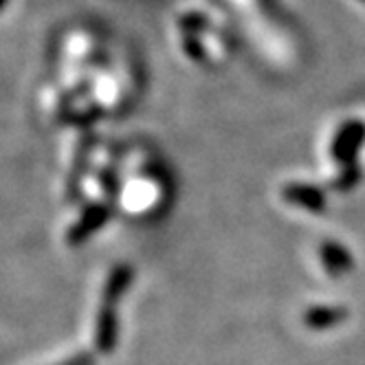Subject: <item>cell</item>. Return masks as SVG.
Returning <instances> with one entry per match:
<instances>
[{
  "instance_id": "cell-1",
  "label": "cell",
  "mask_w": 365,
  "mask_h": 365,
  "mask_svg": "<svg viewBox=\"0 0 365 365\" xmlns=\"http://www.w3.org/2000/svg\"><path fill=\"white\" fill-rule=\"evenodd\" d=\"M110 218V207L106 202H95V205H88L84 214L80 216V220H77L68 233H66V240L71 247H77L82 245L84 240H88L95 231H99L103 225H106V220Z\"/></svg>"
},
{
  "instance_id": "cell-2",
  "label": "cell",
  "mask_w": 365,
  "mask_h": 365,
  "mask_svg": "<svg viewBox=\"0 0 365 365\" xmlns=\"http://www.w3.org/2000/svg\"><path fill=\"white\" fill-rule=\"evenodd\" d=\"M119 339V319H117V304L103 302L97 319H95V348L101 354H110Z\"/></svg>"
},
{
  "instance_id": "cell-3",
  "label": "cell",
  "mask_w": 365,
  "mask_h": 365,
  "mask_svg": "<svg viewBox=\"0 0 365 365\" xmlns=\"http://www.w3.org/2000/svg\"><path fill=\"white\" fill-rule=\"evenodd\" d=\"M365 141V125L359 123V121H350L346 123L341 130H339V135L334 139V145H332V154L339 163H350L356 152L361 150Z\"/></svg>"
},
{
  "instance_id": "cell-4",
  "label": "cell",
  "mask_w": 365,
  "mask_h": 365,
  "mask_svg": "<svg viewBox=\"0 0 365 365\" xmlns=\"http://www.w3.org/2000/svg\"><path fill=\"white\" fill-rule=\"evenodd\" d=\"M348 319V310L344 306H330V304H319L310 306L304 310L302 324L310 330H328Z\"/></svg>"
},
{
  "instance_id": "cell-5",
  "label": "cell",
  "mask_w": 365,
  "mask_h": 365,
  "mask_svg": "<svg viewBox=\"0 0 365 365\" xmlns=\"http://www.w3.org/2000/svg\"><path fill=\"white\" fill-rule=\"evenodd\" d=\"M319 259L330 275H346L354 269L352 253L336 242H324L319 249Z\"/></svg>"
},
{
  "instance_id": "cell-6",
  "label": "cell",
  "mask_w": 365,
  "mask_h": 365,
  "mask_svg": "<svg viewBox=\"0 0 365 365\" xmlns=\"http://www.w3.org/2000/svg\"><path fill=\"white\" fill-rule=\"evenodd\" d=\"M135 271L128 264H119L110 271L106 284H103V302L108 304H117L121 299V295L128 291V286L133 284Z\"/></svg>"
},
{
  "instance_id": "cell-7",
  "label": "cell",
  "mask_w": 365,
  "mask_h": 365,
  "mask_svg": "<svg viewBox=\"0 0 365 365\" xmlns=\"http://www.w3.org/2000/svg\"><path fill=\"white\" fill-rule=\"evenodd\" d=\"M284 198L295 202V205H302L304 210H310V212H322L324 205H326L324 194L317 187H310V185H289V187H284Z\"/></svg>"
},
{
  "instance_id": "cell-8",
  "label": "cell",
  "mask_w": 365,
  "mask_h": 365,
  "mask_svg": "<svg viewBox=\"0 0 365 365\" xmlns=\"http://www.w3.org/2000/svg\"><path fill=\"white\" fill-rule=\"evenodd\" d=\"M60 365H93V356L91 354H77V356H71L68 361L60 363Z\"/></svg>"
},
{
  "instance_id": "cell-9",
  "label": "cell",
  "mask_w": 365,
  "mask_h": 365,
  "mask_svg": "<svg viewBox=\"0 0 365 365\" xmlns=\"http://www.w3.org/2000/svg\"><path fill=\"white\" fill-rule=\"evenodd\" d=\"M9 3V0H0V11H3L5 9V5Z\"/></svg>"
}]
</instances>
